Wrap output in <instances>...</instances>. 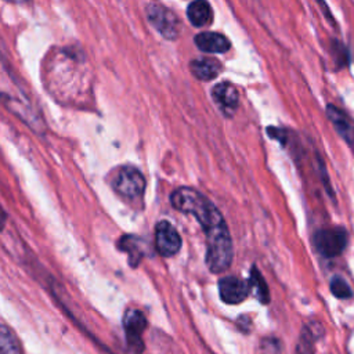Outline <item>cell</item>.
<instances>
[{"instance_id":"cell-15","label":"cell","mask_w":354,"mask_h":354,"mask_svg":"<svg viewBox=\"0 0 354 354\" xmlns=\"http://www.w3.org/2000/svg\"><path fill=\"white\" fill-rule=\"evenodd\" d=\"M0 354H22L15 335L6 325L0 332Z\"/></svg>"},{"instance_id":"cell-14","label":"cell","mask_w":354,"mask_h":354,"mask_svg":"<svg viewBox=\"0 0 354 354\" xmlns=\"http://www.w3.org/2000/svg\"><path fill=\"white\" fill-rule=\"evenodd\" d=\"M250 289L254 292L256 297L259 299V301H261L263 304H267L270 301V292H268V286L263 278V275L260 274V271L257 270L256 266L252 267L250 271V281H249Z\"/></svg>"},{"instance_id":"cell-3","label":"cell","mask_w":354,"mask_h":354,"mask_svg":"<svg viewBox=\"0 0 354 354\" xmlns=\"http://www.w3.org/2000/svg\"><path fill=\"white\" fill-rule=\"evenodd\" d=\"M347 231L342 227L321 228L315 231L313 243L315 250L326 259L336 257L343 253L347 246Z\"/></svg>"},{"instance_id":"cell-13","label":"cell","mask_w":354,"mask_h":354,"mask_svg":"<svg viewBox=\"0 0 354 354\" xmlns=\"http://www.w3.org/2000/svg\"><path fill=\"white\" fill-rule=\"evenodd\" d=\"M187 17L194 26H203L213 18L212 7L206 0H194L187 8Z\"/></svg>"},{"instance_id":"cell-16","label":"cell","mask_w":354,"mask_h":354,"mask_svg":"<svg viewBox=\"0 0 354 354\" xmlns=\"http://www.w3.org/2000/svg\"><path fill=\"white\" fill-rule=\"evenodd\" d=\"M329 289L332 295L337 299H350L353 296L351 288L342 277H333L329 283Z\"/></svg>"},{"instance_id":"cell-12","label":"cell","mask_w":354,"mask_h":354,"mask_svg":"<svg viewBox=\"0 0 354 354\" xmlns=\"http://www.w3.org/2000/svg\"><path fill=\"white\" fill-rule=\"evenodd\" d=\"M189 69L196 79L212 80L220 75L223 66L213 57H202V58L192 59L189 64Z\"/></svg>"},{"instance_id":"cell-11","label":"cell","mask_w":354,"mask_h":354,"mask_svg":"<svg viewBox=\"0 0 354 354\" xmlns=\"http://www.w3.org/2000/svg\"><path fill=\"white\" fill-rule=\"evenodd\" d=\"M194 41L201 51L209 54H224L231 47L230 40L217 32H202L195 36Z\"/></svg>"},{"instance_id":"cell-1","label":"cell","mask_w":354,"mask_h":354,"mask_svg":"<svg viewBox=\"0 0 354 354\" xmlns=\"http://www.w3.org/2000/svg\"><path fill=\"white\" fill-rule=\"evenodd\" d=\"M170 202L181 213L194 216L202 225L206 236V266L212 272H223L232 263V241L223 214L203 194L180 187L173 191Z\"/></svg>"},{"instance_id":"cell-4","label":"cell","mask_w":354,"mask_h":354,"mask_svg":"<svg viewBox=\"0 0 354 354\" xmlns=\"http://www.w3.org/2000/svg\"><path fill=\"white\" fill-rule=\"evenodd\" d=\"M145 14L151 25L167 40H174L177 39L181 24L178 17L169 8L156 4V3H149L145 8Z\"/></svg>"},{"instance_id":"cell-18","label":"cell","mask_w":354,"mask_h":354,"mask_svg":"<svg viewBox=\"0 0 354 354\" xmlns=\"http://www.w3.org/2000/svg\"><path fill=\"white\" fill-rule=\"evenodd\" d=\"M332 48H333V57L337 58V65H344V64H347V61H348L347 50L342 46V43L333 41Z\"/></svg>"},{"instance_id":"cell-10","label":"cell","mask_w":354,"mask_h":354,"mask_svg":"<svg viewBox=\"0 0 354 354\" xmlns=\"http://www.w3.org/2000/svg\"><path fill=\"white\" fill-rule=\"evenodd\" d=\"M325 330L319 322L311 321L306 324L300 332L295 354H314L317 342L324 336Z\"/></svg>"},{"instance_id":"cell-7","label":"cell","mask_w":354,"mask_h":354,"mask_svg":"<svg viewBox=\"0 0 354 354\" xmlns=\"http://www.w3.org/2000/svg\"><path fill=\"white\" fill-rule=\"evenodd\" d=\"M218 292L224 303L239 304L248 297L250 292V285L238 277L227 275L218 281Z\"/></svg>"},{"instance_id":"cell-8","label":"cell","mask_w":354,"mask_h":354,"mask_svg":"<svg viewBox=\"0 0 354 354\" xmlns=\"http://www.w3.org/2000/svg\"><path fill=\"white\" fill-rule=\"evenodd\" d=\"M212 97L218 109L228 118L234 115L239 104V93L236 87L228 82H221L212 88Z\"/></svg>"},{"instance_id":"cell-9","label":"cell","mask_w":354,"mask_h":354,"mask_svg":"<svg viewBox=\"0 0 354 354\" xmlns=\"http://www.w3.org/2000/svg\"><path fill=\"white\" fill-rule=\"evenodd\" d=\"M326 116L333 124L336 133L344 140V142L354 149V124L337 106L329 104L326 106Z\"/></svg>"},{"instance_id":"cell-17","label":"cell","mask_w":354,"mask_h":354,"mask_svg":"<svg viewBox=\"0 0 354 354\" xmlns=\"http://www.w3.org/2000/svg\"><path fill=\"white\" fill-rule=\"evenodd\" d=\"M282 344L277 337H264L260 343L261 354H281Z\"/></svg>"},{"instance_id":"cell-6","label":"cell","mask_w":354,"mask_h":354,"mask_svg":"<svg viewBox=\"0 0 354 354\" xmlns=\"http://www.w3.org/2000/svg\"><path fill=\"white\" fill-rule=\"evenodd\" d=\"M156 252L163 257L174 256L181 248V238L177 230L166 220H162L155 227Z\"/></svg>"},{"instance_id":"cell-19","label":"cell","mask_w":354,"mask_h":354,"mask_svg":"<svg viewBox=\"0 0 354 354\" xmlns=\"http://www.w3.org/2000/svg\"><path fill=\"white\" fill-rule=\"evenodd\" d=\"M317 1H318V3H319V6L322 7V10H324V14H325V15H326V17L330 19V22L333 24V18H332V15H330V12H329V8H328V6H326V4H325L322 0H317Z\"/></svg>"},{"instance_id":"cell-2","label":"cell","mask_w":354,"mask_h":354,"mask_svg":"<svg viewBox=\"0 0 354 354\" xmlns=\"http://www.w3.org/2000/svg\"><path fill=\"white\" fill-rule=\"evenodd\" d=\"M113 189L127 201L141 199L145 189V178L141 171L133 166H123L112 178Z\"/></svg>"},{"instance_id":"cell-5","label":"cell","mask_w":354,"mask_h":354,"mask_svg":"<svg viewBox=\"0 0 354 354\" xmlns=\"http://www.w3.org/2000/svg\"><path fill=\"white\" fill-rule=\"evenodd\" d=\"M123 328L130 350L136 354H140L144 350V342L141 336L147 328L145 315L136 308L127 310L123 318Z\"/></svg>"}]
</instances>
